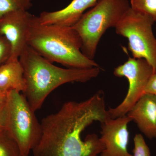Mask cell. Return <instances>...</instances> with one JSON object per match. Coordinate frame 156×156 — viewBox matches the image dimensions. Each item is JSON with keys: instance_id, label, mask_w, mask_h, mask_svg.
Segmentation results:
<instances>
[{"instance_id": "obj_1", "label": "cell", "mask_w": 156, "mask_h": 156, "mask_svg": "<svg viewBox=\"0 0 156 156\" xmlns=\"http://www.w3.org/2000/svg\"><path fill=\"white\" fill-rule=\"evenodd\" d=\"M104 93L98 91L80 102H66L58 111L41 121V135L33 156H100L105 145L97 134L82 139V133L95 122L110 119Z\"/></svg>"}, {"instance_id": "obj_2", "label": "cell", "mask_w": 156, "mask_h": 156, "mask_svg": "<svg viewBox=\"0 0 156 156\" xmlns=\"http://www.w3.org/2000/svg\"><path fill=\"white\" fill-rule=\"evenodd\" d=\"M24 71L26 89L23 95L35 112L54 89L67 83H86L97 77L100 67L65 69L58 67L27 45L19 58Z\"/></svg>"}, {"instance_id": "obj_3", "label": "cell", "mask_w": 156, "mask_h": 156, "mask_svg": "<svg viewBox=\"0 0 156 156\" xmlns=\"http://www.w3.org/2000/svg\"><path fill=\"white\" fill-rule=\"evenodd\" d=\"M27 44L49 61L69 68L100 67L82 53L80 37L72 27L42 24L34 16L29 29Z\"/></svg>"}, {"instance_id": "obj_4", "label": "cell", "mask_w": 156, "mask_h": 156, "mask_svg": "<svg viewBox=\"0 0 156 156\" xmlns=\"http://www.w3.org/2000/svg\"><path fill=\"white\" fill-rule=\"evenodd\" d=\"M130 7V0H98L83 14L72 27L80 37L81 51L85 56L93 59L104 34L115 27Z\"/></svg>"}, {"instance_id": "obj_5", "label": "cell", "mask_w": 156, "mask_h": 156, "mask_svg": "<svg viewBox=\"0 0 156 156\" xmlns=\"http://www.w3.org/2000/svg\"><path fill=\"white\" fill-rule=\"evenodd\" d=\"M6 105V129L18 146L20 155L29 156L41 138V122L22 93L9 92Z\"/></svg>"}, {"instance_id": "obj_6", "label": "cell", "mask_w": 156, "mask_h": 156, "mask_svg": "<svg viewBox=\"0 0 156 156\" xmlns=\"http://www.w3.org/2000/svg\"><path fill=\"white\" fill-rule=\"evenodd\" d=\"M151 17L130 7L115 27L117 34L128 39V49L133 58H144L156 73V38Z\"/></svg>"}, {"instance_id": "obj_7", "label": "cell", "mask_w": 156, "mask_h": 156, "mask_svg": "<svg viewBox=\"0 0 156 156\" xmlns=\"http://www.w3.org/2000/svg\"><path fill=\"white\" fill-rule=\"evenodd\" d=\"M114 74L125 77L129 83L128 92L122 102L115 108H109L110 118L116 119L127 114L143 95L151 76L154 74L151 66L144 58L129 57L124 64L115 69Z\"/></svg>"}, {"instance_id": "obj_8", "label": "cell", "mask_w": 156, "mask_h": 156, "mask_svg": "<svg viewBox=\"0 0 156 156\" xmlns=\"http://www.w3.org/2000/svg\"><path fill=\"white\" fill-rule=\"evenodd\" d=\"M35 15L27 11L11 12L0 18V34L5 37L11 46L9 59H19L27 46L29 29Z\"/></svg>"}, {"instance_id": "obj_9", "label": "cell", "mask_w": 156, "mask_h": 156, "mask_svg": "<svg viewBox=\"0 0 156 156\" xmlns=\"http://www.w3.org/2000/svg\"><path fill=\"white\" fill-rule=\"evenodd\" d=\"M132 119L127 115L116 119L110 118L101 123L100 139L105 149L100 156H133L128 150L129 133L128 126Z\"/></svg>"}, {"instance_id": "obj_10", "label": "cell", "mask_w": 156, "mask_h": 156, "mask_svg": "<svg viewBox=\"0 0 156 156\" xmlns=\"http://www.w3.org/2000/svg\"><path fill=\"white\" fill-rule=\"evenodd\" d=\"M127 115L149 139L156 138V96L146 93Z\"/></svg>"}, {"instance_id": "obj_11", "label": "cell", "mask_w": 156, "mask_h": 156, "mask_svg": "<svg viewBox=\"0 0 156 156\" xmlns=\"http://www.w3.org/2000/svg\"><path fill=\"white\" fill-rule=\"evenodd\" d=\"M98 0H73L64 9L53 12H42L38 17L42 24L72 27L84 14L86 10L94 7Z\"/></svg>"}, {"instance_id": "obj_12", "label": "cell", "mask_w": 156, "mask_h": 156, "mask_svg": "<svg viewBox=\"0 0 156 156\" xmlns=\"http://www.w3.org/2000/svg\"><path fill=\"white\" fill-rule=\"evenodd\" d=\"M26 89L24 71L19 59H9L0 66V92L16 91L23 94Z\"/></svg>"}, {"instance_id": "obj_13", "label": "cell", "mask_w": 156, "mask_h": 156, "mask_svg": "<svg viewBox=\"0 0 156 156\" xmlns=\"http://www.w3.org/2000/svg\"><path fill=\"white\" fill-rule=\"evenodd\" d=\"M0 156H21L18 146L7 129L0 131Z\"/></svg>"}, {"instance_id": "obj_14", "label": "cell", "mask_w": 156, "mask_h": 156, "mask_svg": "<svg viewBox=\"0 0 156 156\" xmlns=\"http://www.w3.org/2000/svg\"><path fill=\"white\" fill-rule=\"evenodd\" d=\"M32 0H0V18L18 11H27L32 6Z\"/></svg>"}, {"instance_id": "obj_15", "label": "cell", "mask_w": 156, "mask_h": 156, "mask_svg": "<svg viewBox=\"0 0 156 156\" xmlns=\"http://www.w3.org/2000/svg\"><path fill=\"white\" fill-rule=\"evenodd\" d=\"M131 9L151 17L156 27V0H130Z\"/></svg>"}, {"instance_id": "obj_16", "label": "cell", "mask_w": 156, "mask_h": 156, "mask_svg": "<svg viewBox=\"0 0 156 156\" xmlns=\"http://www.w3.org/2000/svg\"><path fill=\"white\" fill-rule=\"evenodd\" d=\"M133 156H151L150 150L141 134H136L134 138Z\"/></svg>"}, {"instance_id": "obj_17", "label": "cell", "mask_w": 156, "mask_h": 156, "mask_svg": "<svg viewBox=\"0 0 156 156\" xmlns=\"http://www.w3.org/2000/svg\"><path fill=\"white\" fill-rule=\"evenodd\" d=\"M11 53V46L9 41L0 34V66L9 60Z\"/></svg>"}, {"instance_id": "obj_18", "label": "cell", "mask_w": 156, "mask_h": 156, "mask_svg": "<svg viewBox=\"0 0 156 156\" xmlns=\"http://www.w3.org/2000/svg\"><path fill=\"white\" fill-rule=\"evenodd\" d=\"M7 122V109L6 102L0 105V131L6 129Z\"/></svg>"}, {"instance_id": "obj_19", "label": "cell", "mask_w": 156, "mask_h": 156, "mask_svg": "<svg viewBox=\"0 0 156 156\" xmlns=\"http://www.w3.org/2000/svg\"><path fill=\"white\" fill-rule=\"evenodd\" d=\"M144 93L153 94L156 96V73L151 76L146 87Z\"/></svg>"}, {"instance_id": "obj_20", "label": "cell", "mask_w": 156, "mask_h": 156, "mask_svg": "<svg viewBox=\"0 0 156 156\" xmlns=\"http://www.w3.org/2000/svg\"><path fill=\"white\" fill-rule=\"evenodd\" d=\"M8 93L0 92V105L4 104L7 101Z\"/></svg>"}]
</instances>
